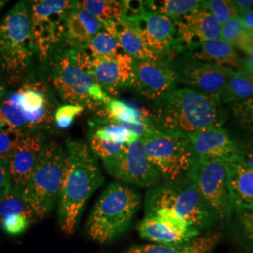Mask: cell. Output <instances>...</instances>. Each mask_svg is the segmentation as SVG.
I'll return each mask as SVG.
<instances>
[{"instance_id":"33","label":"cell","mask_w":253,"mask_h":253,"mask_svg":"<svg viewBox=\"0 0 253 253\" xmlns=\"http://www.w3.org/2000/svg\"><path fill=\"white\" fill-rule=\"evenodd\" d=\"M14 214L35 217L34 212L27 203L22 199L18 191L11 189L2 199H0V218Z\"/></svg>"},{"instance_id":"22","label":"cell","mask_w":253,"mask_h":253,"mask_svg":"<svg viewBox=\"0 0 253 253\" xmlns=\"http://www.w3.org/2000/svg\"><path fill=\"white\" fill-rule=\"evenodd\" d=\"M103 28L118 41L122 51L134 60H158L164 57L145 45L135 28L122 18L104 23Z\"/></svg>"},{"instance_id":"32","label":"cell","mask_w":253,"mask_h":253,"mask_svg":"<svg viewBox=\"0 0 253 253\" xmlns=\"http://www.w3.org/2000/svg\"><path fill=\"white\" fill-rule=\"evenodd\" d=\"M90 58L108 57L124 53L118 41L104 28L90 40V42L80 50Z\"/></svg>"},{"instance_id":"47","label":"cell","mask_w":253,"mask_h":253,"mask_svg":"<svg viewBox=\"0 0 253 253\" xmlns=\"http://www.w3.org/2000/svg\"><path fill=\"white\" fill-rule=\"evenodd\" d=\"M253 253V252H251V253Z\"/></svg>"},{"instance_id":"29","label":"cell","mask_w":253,"mask_h":253,"mask_svg":"<svg viewBox=\"0 0 253 253\" xmlns=\"http://www.w3.org/2000/svg\"><path fill=\"white\" fill-rule=\"evenodd\" d=\"M146 9L165 15L173 21L191 13L204 6L200 0H162L145 1Z\"/></svg>"},{"instance_id":"28","label":"cell","mask_w":253,"mask_h":253,"mask_svg":"<svg viewBox=\"0 0 253 253\" xmlns=\"http://www.w3.org/2000/svg\"><path fill=\"white\" fill-rule=\"evenodd\" d=\"M89 125V133L106 143L126 145L138 140V138L126 129L125 126L108 121L104 118H95L91 121Z\"/></svg>"},{"instance_id":"34","label":"cell","mask_w":253,"mask_h":253,"mask_svg":"<svg viewBox=\"0 0 253 253\" xmlns=\"http://www.w3.org/2000/svg\"><path fill=\"white\" fill-rule=\"evenodd\" d=\"M204 8L209 11L221 26L231 19L239 16L234 1L230 0H207L204 1Z\"/></svg>"},{"instance_id":"46","label":"cell","mask_w":253,"mask_h":253,"mask_svg":"<svg viewBox=\"0 0 253 253\" xmlns=\"http://www.w3.org/2000/svg\"><path fill=\"white\" fill-rule=\"evenodd\" d=\"M6 3H8V1H4V0H0V9H2L5 5H6Z\"/></svg>"},{"instance_id":"24","label":"cell","mask_w":253,"mask_h":253,"mask_svg":"<svg viewBox=\"0 0 253 253\" xmlns=\"http://www.w3.org/2000/svg\"><path fill=\"white\" fill-rule=\"evenodd\" d=\"M228 187L235 209L253 208V170L239 163H228Z\"/></svg>"},{"instance_id":"26","label":"cell","mask_w":253,"mask_h":253,"mask_svg":"<svg viewBox=\"0 0 253 253\" xmlns=\"http://www.w3.org/2000/svg\"><path fill=\"white\" fill-rule=\"evenodd\" d=\"M96 115L97 118H104L125 126L130 132L134 126L147 123L151 119L149 111L137 108L125 101L113 98Z\"/></svg>"},{"instance_id":"20","label":"cell","mask_w":253,"mask_h":253,"mask_svg":"<svg viewBox=\"0 0 253 253\" xmlns=\"http://www.w3.org/2000/svg\"><path fill=\"white\" fill-rule=\"evenodd\" d=\"M45 133L31 132L22 138L8 161L11 189L20 192L27 184L46 144Z\"/></svg>"},{"instance_id":"16","label":"cell","mask_w":253,"mask_h":253,"mask_svg":"<svg viewBox=\"0 0 253 253\" xmlns=\"http://www.w3.org/2000/svg\"><path fill=\"white\" fill-rule=\"evenodd\" d=\"M174 22L176 40L173 51L176 53L190 52L205 42L220 40L221 25L204 6Z\"/></svg>"},{"instance_id":"3","label":"cell","mask_w":253,"mask_h":253,"mask_svg":"<svg viewBox=\"0 0 253 253\" xmlns=\"http://www.w3.org/2000/svg\"><path fill=\"white\" fill-rule=\"evenodd\" d=\"M63 182L58 198L59 225L72 235L82 211L94 191L103 183L97 158L83 141H69L65 148Z\"/></svg>"},{"instance_id":"23","label":"cell","mask_w":253,"mask_h":253,"mask_svg":"<svg viewBox=\"0 0 253 253\" xmlns=\"http://www.w3.org/2000/svg\"><path fill=\"white\" fill-rule=\"evenodd\" d=\"M221 238L222 235L220 233L207 232L185 243L133 246L126 253H211Z\"/></svg>"},{"instance_id":"10","label":"cell","mask_w":253,"mask_h":253,"mask_svg":"<svg viewBox=\"0 0 253 253\" xmlns=\"http://www.w3.org/2000/svg\"><path fill=\"white\" fill-rule=\"evenodd\" d=\"M140 140L148 160L164 182L186 177L196 159L187 136L155 131Z\"/></svg>"},{"instance_id":"39","label":"cell","mask_w":253,"mask_h":253,"mask_svg":"<svg viewBox=\"0 0 253 253\" xmlns=\"http://www.w3.org/2000/svg\"><path fill=\"white\" fill-rule=\"evenodd\" d=\"M236 217L246 242L253 249V208H237Z\"/></svg>"},{"instance_id":"19","label":"cell","mask_w":253,"mask_h":253,"mask_svg":"<svg viewBox=\"0 0 253 253\" xmlns=\"http://www.w3.org/2000/svg\"><path fill=\"white\" fill-rule=\"evenodd\" d=\"M198 159L237 163L239 143L235 142L223 126H212L187 136Z\"/></svg>"},{"instance_id":"27","label":"cell","mask_w":253,"mask_h":253,"mask_svg":"<svg viewBox=\"0 0 253 253\" xmlns=\"http://www.w3.org/2000/svg\"><path fill=\"white\" fill-rule=\"evenodd\" d=\"M253 98V79L243 71L234 70L221 92V104H236Z\"/></svg>"},{"instance_id":"18","label":"cell","mask_w":253,"mask_h":253,"mask_svg":"<svg viewBox=\"0 0 253 253\" xmlns=\"http://www.w3.org/2000/svg\"><path fill=\"white\" fill-rule=\"evenodd\" d=\"M137 230L142 238L162 245L185 243L200 235L196 228L163 211L145 216Z\"/></svg>"},{"instance_id":"7","label":"cell","mask_w":253,"mask_h":253,"mask_svg":"<svg viewBox=\"0 0 253 253\" xmlns=\"http://www.w3.org/2000/svg\"><path fill=\"white\" fill-rule=\"evenodd\" d=\"M140 195L126 184L115 182L109 185L97 201L87 223L91 238L107 243L122 235L140 207Z\"/></svg>"},{"instance_id":"4","label":"cell","mask_w":253,"mask_h":253,"mask_svg":"<svg viewBox=\"0 0 253 253\" xmlns=\"http://www.w3.org/2000/svg\"><path fill=\"white\" fill-rule=\"evenodd\" d=\"M159 211L177 217L198 231L214 226L218 220L187 176L149 189L145 196V216Z\"/></svg>"},{"instance_id":"9","label":"cell","mask_w":253,"mask_h":253,"mask_svg":"<svg viewBox=\"0 0 253 253\" xmlns=\"http://www.w3.org/2000/svg\"><path fill=\"white\" fill-rule=\"evenodd\" d=\"M74 6L75 1L71 0L28 1L32 36L42 67L65 50L66 20Z\"/></svg>"},{"instance_id":"11","label":"cell","mask_w":253,"mask_h":253,"mask_svg":"<svg viewBox=\"0 0 253 253\" xmlns=\"http://www.w3.org/2000/svg\"><path fill=\"white\" fill-rule=\"evenodd\" d=\"M186 176L218 219L228 220L235 210L228 187V163L196 158Z\"/></svg>"},{"instance_id":"17","label":"cell","mask_w":253,"mask_h":253,"mask_svg":"<svg viewBox=\"0 0 253 253\" xmlns=\"http://www.w3.org/2000/svg\"><path fill=\"white\" fill-rule=\"evenodd\" d=\"M126 22L135 28L152 52L171 58L176 40V25L173 20L146 10L141 16Z\"/></svg>"},{"instance_id":"1","label":"cell","mask_w":253,"mask_h":253,"mask_svg":"<svg viewBox=\"0 0 253 253\" xmlns=\"http://www.w3.org/2000/svg\"><path fill=\"white\" fill-rule=\"evenodd\" d=\"M149 112L159 131L183 136L222 126L227 118L219 100L187 87L174 88L154 100Z\"/></svg>"},{"instance_id":"14","label":"cell","mask_w":253,"mask_h":253,"mask_svg":"<svg viewBox=\"0 0 253 253\" xmlns=\"http://www.w3.org/2000/svg\"><path fill=\"white\" fill-rule=\"evenodd\" d=\"M172 65L178 83L186 85L187 88L217 100H219L227 80L234 71L229 67L194 60L187 54Z\"/></svg>"},{"instance_id":"15","label":"cell","mask_w":253,"mask_h":253,"mask_svg":"<svg viewBox=\"0 0 253 253\" xmlns=\"http://www.w3.org/2000/svg\"><path fill=\"white\" fill-rule=\"evenodd\" d=\"M137 92L150 100H156L176 88L178 83L171 58L158 60H134Z\"/></svg>"},{"instance_id":"21","label":"cell","mask_w":253,"mask_h":253,"mask_svg":"<svg viewBox=\"0 0 253 253\" xmlns=\"http://www.w3.org/2000/svg\"><path fill=\"white\" fill-rule=\"evenodd\" d=\"M103 29V24L87 11L74 6L66 20L64 48L80 51Z\"/></svg>"},{"instance_id":"45","label":"cell","mask_w":253,"mask_h":253,"mask_svg":"<svg viewBox=\"0 0 253 253\" xmlns=\"http://www.w3.org/2000/svg\"><path fill=\"white\" fill-rule=\"evenodd\" d=\"M6 92H7V89H6L5 84H4V82H3V80H2L1 77H0V100H2V98L4 97V95L6 94Z\"/></svg>"},{"instance_id":"40","label":"cell","mask_w":253,"mask_h":253,"mask_svg":"<svg viewBox=\"0 0 253 253\" xmlns=\"http://www.w3.org/2000/svg\"><path fill=\"white\" fill-rule=\"evenodd\" d=\"M237 163H241L253 170V138L239 144Z\"/></svg>"},{"instance_id":"13","label":"cell","mask_w":253,"mask_h":253,"mask_svg":"<svg viewBox=\"0 0 253 253\" xmlns=\"http://www.w3.org/2000/svg\"><path fill=\"white\" fill-rule=\"evenodd\" d=\"M102 163L106 172L120 183L151 189L162 181L160 172L148 160L140 139L126 145L115 159Z\"/></svg>"},{"instance_id":"25","label":"cell","mask_w":253,"mask_h":253,"mask_svg":"<svg viewBox=\"0 0 253 253\" xmlns=\"http://www.w3.org/2000/svg\"><path fill=\"white\" fill-rule=\"evenodd\" d=\"M187 55L197 61L229 67L233 70L240 71L242 68V59L238 56L235 48L222 40L205 42Z\"/></svg>"},{"instance_id":"42","label":"cell","mask_w":253,"mask_h":253,"mask_svg":"<svg viewBox=\"0 0 253 253\" xmlns=\"http://www.w3.org/2000/svg\"><path fill=\"white\" fill-rule=\"evenodd\" d=\"M234 4L238 11L239 16L253 9V0H235Z\"/></svg>"},{"instance_id":"37","label":"cell","mask_w":253,"mask_h":253,"mask_svg":"<svg viewBox=\"0 0 253 253\" xmlns=\"http://www.w3.org/2000/svg\"><path fill=\"white\" fill-rule=\"evenodd\" d=\"M85 109L82 106L64 104L59 105L54 114V124L58 129H66L73 125L74 118L80 116Z\"/></svg>"},{"instance_id":"2","label":"cell","mask_w":253,"mask_h":253,"mask_svg":"<svg viewBox=\"0 0 253 253\" xmlns=\"http://www.w3.org/2000/svg\"><path fill=\"white\" fill-rule=\"evenodd\" d=\"M59 105L43 68L28 74L17 90L6 92L0 100V127L23 133L43 132L53 128Z\"/></svg>"},{"instance_id":"36","label":"cell","mask_w":253,"mask_h":253,"mask_svg":"<svg viewBox=\"0 0 253 253\" xmlns=\"http://www.w3.org/2000/svg\"><path fill=\"white\" fill-rule=\"evenodd\" d=\"M25 134L27 133L15 129L0 127V161L8 163L9 157Z\"/></svg>"},{"instance_id":"6","label":"cell","mask_w":253,"mask_h":253,"mask_svg":"<svg viewBox=\"0 0 253 253\" xmlns=\"http://www.w3.org/2000/svg\"><path fill=\"white\" fill-rule=\"evenodd\" d=\"M36 56L28 1H20L0 22V67L17 81L28 75Z\"/></svg>"},{"instance_id":"12","label":"cell","mask_w":253,"mask_h":253,"mask_svg":"<svg viewBox=\"0 0 253 253\" xmlns=\"http://www.w3.org/2000/svg\"><path fill=\"white\" fill-rule=\"evenodd\" d=\"M78 66L88 73L107 94L134 87V59L125 53L101 58H90L81 51H73Z\"/></svg>"},{"instance_id":"43","label":"cell","mask_w":253,"mask_h":253,"mask_svg":"<svg viewBox=\"0 0 253 253\" xmlns=\"http://www.w3.org/2000/svg\"><path fill=\"white\" fill-rule=\"evenodd\" d=\"M245 54H247V57L246 59H242V68L240 71H249L253 69V46Z\"/></svg>"},{"instance_id":"5","label":"cell","mask_w":253,"mask_h":253,"mask_svg":"<svg viewBox=\"0 0 253 253\" xmlns=\"http://www.w3.org/2000/svg\"><path fill=\"white\" fill-rule=\"evenodd\" d=\"M48 80L53 90L66 104L100 112L112 98L93 77L78 66L73 50L55 54L46 66Z\"/></svg>"},{"instance_id":"31","label":"cell","mask_w":253,"mask_h":253,"mask_svg":"<svg viewBox=\"0 0 253 253\" xmlns=\"http://www.w3.org/2000/svg\"><path fill=\"white\" fill-rule=\"evenodd\" d=\"M75 7L84 9L98 19L102 24L121 18L122 1L116 0H83L75 1Z\"/></svg>"},{"instance_id":"8","label":"cell","mask_w":253,"mask_h":253,"mask_svg":"<svg viewBox=\"0 0 253 253\" xmlns=\"http://www.w3.org/2000/svg\"><path fill=\"white\" fill-rule=\"evenodd\" d=\"M66 152L55 141L46 142L27 184L19 193L35 216L46 217L59 198L63 182Z\"/></svg>"},{"instance_id":"44","label":"cell","mask_w":253,"mask_h":253,"mask_svg":"<svg viewBox=\"0 0 253 253\" xmlns=\"http://www.w3.org/2000/svg\"><path fill=\"white\" fill-rule=\"evenodd\" d=\"M245 27L253 32V9L239 16Z\"/></svg>"},{"instance_id":"35","label":"cell","mask_w":253,"mask_h":253,"mask_svg":"<svg viewBox=\"0 0 253 253\" xmlns=\"http://www.w3.org/2000/svg\"><path fill=\"white\" fill-rule=\"evenodd\" d=\"M232 111L237 126L253 135V98L234 104Z\"/></svg>"},{"instance_id":"41","label":"cell","mask_w":253,"mask_h":253,"mask_svg":"<svg viewBox=\"0 0 253 253\" xmlns=\"http://www.w3.org/2000/svg\"><path fill=\"white\" fill-rule=\"evenodd\" d=\"M11 190V180L8 163L0 161V199Z\"/></svg>"},{"instance_id":"30","label":"cell","mask_w":253,"mask_h":253,"mask_svg":"<svg viewBox=\"0 0 253 253\" xmlns=\"http://www.w3.org/2000/svg\"><path fill=\"white\" fill-rule=\"evenodd\" d=\"M220 40L246 53L253 46V32L245 27L239 16L221 26Z\"/></svg>"},{"instance_id":"38","label":"cell","mask_w":253,"mask_h":253,"mask_svg":"<svg viewBox=\"0 0 253 253\" xmlns=\"http://www.w3.org/2000/svg\"><path fill=\"white\" fill-rule=\"evenodd\" d=\"M33 217L22 214L9 215L0 218L2 229L9 235H20L27 230Z\"/></svg>"}]
</instances>
